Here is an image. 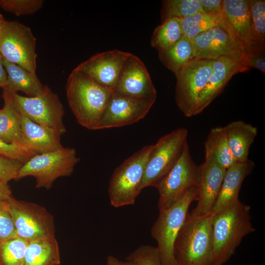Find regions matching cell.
Instances as JSON below:
<instances>
[{
  "label": "cell",
  "instance_id": "6da1fadb",
  "mask_svg": "<svg viewBox=\"0 0 265 265\" xmlns=\"http://www.w3.org/2000/svg\"><path fill=\"white\" fill-rule=\"evenodd\" d=\"M250 207L236 201L212 214V265H223L242 238L254 232Z\"/></svg>",
  "mask_w": 265,
  "mask_h": 265
},
{
  "label": "cell",
  "instance_id": "7a4b0ae2",
  "mask_svg": "<svg viewBox=\"0 0 265 265\" xmlns=\"http://www.w3.org/2000/svg\"><path fill=\"white\" fill-rule=\"evenodd\" d=\"M65 89L69 106L77 122L86 129L96 130L112 90L74 69L68 76Z\"/></svg>",
  "mask_w": 265,
  "mask_h": 265
},
{
  "label": "cell",
  "instance_id": "3957f363",
  "mask_svg": "<svg viewBox=\"0 0 265 265\" xmlns=\"http://www.w3.org/2000/svg\"><path fill=\"white\" fill-rule=\"evenodd\" d=\"M212 214L188 213L174 244L177 265H212Z\"/></svg>",
  "mask_w": 265,
  "mask_h": 265
},
{
  "label": "cell",
  "instance_id": "277c9868",
  "mask_svg": "<svg viewBox=\"0 0 265 265\" xmlns=\"http://www.w3.org/2000/svg\"><path fill=\"white\" fill-rule=\"evenodd\" d=\"M197 196L198 186L192 187L171 205L159 210L151 234L157 242L156 247L163 265H177L175 242L186 221L190 205Z\"/></svg>",
  "mask_w": 265,
  "mask_h": 265
},
{
  "label": "cell",
  "instance_id": "5b68a950",
  "mask_svg": "<svg viewBox=\"0 0 265 265\" xmlns=\"http://www.w3.org/2000/svg\"><path fill=\"white\" fill-rule=\"evenodd\" d=\"M153 145H146L125 160L113 172L108 194L115 208L132 205L142 190L145 168Z\"/></svg>",
  "mask_w": 265,
  "mask_h": 265
},
{
  "label": "cell",
  "instance_id": "8992f818",
  "mask_svg": "<svg viewBox=\"0 0 265 265\" xmlns=\"http://www.w3.org/2000/svg\"><path fill=\"white\" fill-rule=\"evenodd\" d=\"M80 160L74 148L63 147L54 151L37 154L23 164L17 180L32 176L35 179L36 188L49 189L58 178L71 176Z\"/></svg>",
  "mask_w": 265,
  "mask_h": 265
},
{
  "label": "cell",
  "instance_id": "52a82bcc",
  "mask_svg": "<svg viewBox=\"0 0 265 265\" xmlns=\"http://www.w3.org/2000/svg\"><path fill=\"white\" fill-rule=\"evenodd\" d=\"M214 60L195 58L186 64L175 76V101L186 117L197 115L200 95L212 70Z\"/></svg>",
  "mask_w": 265,
  "mask_h": 265
},
{
  "label": "cell",
  "instance_id": "ba28073f",
  "mask_svg": "<svg viewBox=\"0 0 265 265\" xmlns=\"http://www.w3.org/2000/svg\"><path fill=\"white\" fill-rule=\"evenodd\" d=\"M14 105L20 114L41 126L51 129L61 136L66 132L63 123L65 110L58 95L48 86L34 97L12 93Z\"/></svg>",
  "mask_w": 265,
  "mask_h": 265
},
{
  "label": "cell",
  "instance_id": "9c48e42d",
  "mask_svg": "<svg viewBox=\"0 0 265 265\" xmlns=\"http://www.w3.org/2000/svg\"><path fill=\"white\" fill-rule=\"evenodd\" d=\"M5 202L14 220L18 236L28 242L55 237L53 216L45 208L13 196Z\"/></svg>",
  "mask_w": 265,
  "mask_h": 265
},
{
  "label": "cell",
  "instance_id": "30bf717a",
  "mask_svg": "<svg viewBox=\"0 0 265 265\" xmlns=\"http://www.w3.org/2000/svg\"><path fill=\"white\" fill-rule=\"evenodd\" d=\"M188 131L185 128L176 129L161 136L153 145L148 160L142 184V189L156 187L179 158L187 141Z\"/></svg>",
  "mask_w": 265,
  "mask_h": 265
},
{
  "label": "cell",
  "instance_id": "8fae6325",
  "mask_svg": "<svg viewBox=\"0 0 265 265\" xmlns=\"http://www.w3.org/2000/svg\"><path fill=\"white\" fill-rule=\"evenodd\" d=\"M36 43L29 27L16 21H5L0 31V55L10 62L35 72Z\"/></svg>",
  "mask_w": 265,
  "mask_h": 265
},
{
  "label": "cell",
  "instance_id": "7c38bea8",
  "mask_svg": "<svg viewBox=\"0 0 265 265\" xmlns=\"http://www.w3.org/2000/svg\"><path fill=\"white\" fill-rule=\"evenodd\" d=\"M199 169L193 160L188 142L173 167L156 186L159 198L158 209L167 207L189 188L198 186Z\"/></svg>",
  "mask_w": 265,
  "mask_h": 265
},
{
  "label": "cell",
  "instance_id": "4fadbf2b",
  "mask_svg": "<svg viewBox=\"0 0 265 265\" xmlns=\"http://www.w3.org/2000/svg\"><path fill=\"white\" fill-rule=\"evenodd\" d=\"M156 100L133 98L112 92L96 130L135 123L146 116Z\"/></svg>",
  "mask_w": 265,
  "mask_h": 265
},
{
  "label": "cell",
  "instance_id": "5bb4252c",
  "mask_svg": "<svg viewBox=\"0 0 265 265\" xmlns=\"http://www.w3.org/2000/svg\"><path fill=\"white\" fill-rule=\"evenodd\" d=\"M195 58L215 60L221 57L242 59L243 44L232 33L220 27L202 32L192 39Z\"/></svg>",
  "mask_w": 265,
  "mask_h": 265
},
{
  "label": "cell",
  "instance_id": "9a60e30c",
  "mask_svg": "<svg viewBox=\"0 0 265 265\" xmlns=\"http://www.w3.org/2000/svg\"><path fill=\"white\" fill-rule=\"evenodd\" d=\"M113 93L131 98L155 99L157 91L142 61L131 54L125 63Z\"/></svg>",
  "mask_w": 265,
  "mask_h": 265
},
{
  "label": "cell",
  "instance_id": "2e32d148",
  "mask_svg": "<svg viewBox=\"0 0 265 265\" xmlns=\"http://www.w3.org/2000/svg\"><path fill=\"white\" fill-rule=\"evenodd\" d=\"M131 54L117 49L99 53L74 69L87 75L100 85L113 90L123 67Z\"/></svg>",
  "mask_w": 265,
  "mask_h": 265
},
{
  "label": "cell",
  "instance_id": "e0dca14e",
  "mask_svg": "<svg viewBox=\"0 0 265 265\" xmlns=\"http://www.w3.org/2000/svg\"><path fill=\"white\" fill-rule=\"evenodd\" d=\"M197 204L189 213L192 216L212 214L219 195L226 170L217 162L205 161L198 166Z\"/></svg>",
  "mask_w": 265,
  "mask_h": 265
},
{
  "label": "cell",
  "instance_id": "ac0fdd59",
  "mask_svg": "<svg viewBox=\"0 0 265 265\" xmlns=\"http://www.w3.org/2000/svg\"><path fill=\"white\" fill-rule=\"evenodd\" d=\"M249 70L242 59L221 57L214 60L212 72L200 95L197 115L201 113L221 93L234 75Z\"/></svg>",
  "mask_w": 265,
  "mask_h": 265
},
{
  "label": "cell",
  "instance_id": "d6986e66",
  "mask_svg": "<svg viewBox=\"0 0 265 265\" xmlns=\"http://www.w3.org/2000/svg\"><path fill=\"white\" fill-rule=\"evenodd\" d=\"M255 165L254 162L248 159L244 162H237L226 169L212 214L239 200L238 195L242 183L251 173Z\"/></svg>",
  "mask_w": 265,
  "mask_h": 265
},
{
  "label": "cell",
  "instance_id": "ffe728a7",
  "mask_svg": "<svg viewBox=\"0 0 265 265\" xmlns=\"http://www.w3.org/2000/svg\"><path fill=\"white\" fill-rule=\"evenodd\" d=\"M20 123L25 145L37 154L63 147L61 135L53 130L37 124L21 114Z\"/></svg>",
  "mask_w": 265,
  "mask_h": 265
},
{
  "label": "cell",
  "instance_id": "44dd1931",
  "mask_svg": "<svg viewBox=\"0 0 265 265\" xmlns=\"http://www.w3.org/2000/svg\"><path fill=\"white\" fill-rule=\"evenodd\" d=\"M222 12L236 37L245 50L254 46L250 16V0H223Z\"/></svg>",
  "mask_w": 265,
  "mask_h": 265
},
{
  "label": "cell",
  "instance_id": "7402d4cb",
  "mask_svg": "<svg viewBox=\"0 0 265 265\" xmlns=\"http://www.w3.org/2000/svg\"><path fill=\"white\" fill-rule=\"evenodd\" d=\"M2 61L7 75V84L3 90L11 94L22 91L28 97L38 96L44 91L45 85L42 84L35 72H30L2 57Z\"/></svg>",
  "mask_w": 265,
  "mask_h": 265
},
{
  "label": "cell",
  "instance_id": "603a6c76",
  "mask_svg": "<svg viewBox=\"0 0 265 265\" xmlns=\"http://www.w3.org/2000/svg\"><path fill=\"white\" fill-rule=\"evenodd\" d=\"M229 146L238 162L247 160L249 149L258 134L257 127L243 121H233L224 127Z\"/></svg>",
  "mask_w": 265,
  "mask_h": 265
},
{
  "label": "cell",
  "instance_id": "cb8c5ba5",
  "mask_svg": "<svg viewBox=\"0 0 265 265\" xmlns=\"http://www.w3.org/2000/svg\"><path fill=\"white\" fill-rule=\"evenodd\" d=\"M2 97L4 105L0 109V139L7 143L25 146L21 127V114L14 105L12 94L3 90Z\"/></svg>",
  "mask_w": 265,
  "mask_h": 265
},
{
  "label": "cell",
  "instance_id": "d4e9b609",
  "mask_svg": "<svg viewBox=\"0 0 265 265\" xmlns=\"http://www.w3.org/2000/svg\"><path fill=\"white\" fill-rule=\"evenodd\" d=\"M59 246L55 237L29 241L23 265H59Z\"/></svg>",
  "mask_w": 265,
  "mask_h": 265
},
{
  "label": "cell",
  "instance_id": "484cf974",
  "mask_svg": "<svg viewBox=\"0 0 265 265\" xmlns=\"http://www.w3.org/2000/svg\"><path fill=\"white\" fill-rule=\"evenodd\" d=\"M205 160H213L225 169L238 162L228 145L224 127L211 129L204 142Z\"/></svg>",
  "mask_w": 265,
  "mask_h": 265
},
{
  "label": "cell",
  "instance_id": "4316f807",
  "mask_svg": "<svg viewBox=\"0 0 265 265\" xmlns=\"http://www.w3.org/2000/svg\"><path fill=\"white\" fill-rule=\"evenodd\" d=\"M182 27L184 34L191 39L202 32L217 27H222L235 35L223 12L212 14L196 13L182 20Z\"/></svg>",
  "mask_w": 265,
  "mask_h": 265
},
{
  "label": "cell",
  "instance_id": "83f0119b",
  "mask_svg": "<svg viewBox=\"0 0 265 265\" xmlns=\"http://www.w3.org/2000/svg\"><path fill=\"white\" fill-rule=\"evenodd\" d=\"M158 55L163 65L176 76L183 67L195 58L192 39L184 34L171 47L159 51Z\"/></svg>",
  "mask_w": 265,
  "mask_h": 265
},
{
  "label": "cell",
  "instance_id": "f1b7e54d",
  "mask_svg": "<svg viewBox=\"0 0 265 265\" xmlns=\"http://www.w3.org/2000/svg\"><path fill=\"white\" fill-rule=\"evenodd\" d=\"M184 35L182 20L175 18L169 19L155 28L151 45L158 51L166 50L175 45Z\"/></svg>",
  "mask_w": 265,
  "mask_h": 265
},
{
  "label": "cell",
  "instance_id": "f546056e",
  "mask_svg": "<svg viewBox=\"0 0 265 265\" xmlns=\"http://www.w3.org/2000/svg\"><path fill=\"white\" fill-rule=\"evenodd\" d=\"M199 12H203L199 0H162L161 22L173 18L183 20Z\"/></svg>",
  "mask_w": 265,
  "mask_h": 265
},
{
  "label": "cell",
  "instance_id": "4dcf8cb0",
  "mask_svg": "<svg viewBox=\"0 0 265 265\" xmlns=\"http://www.w3.org/2000/svg\"><path fill=\"white\" fill-rule=\"evenodd\" d=\"M28 243L18 236L0 241V265H23Z\"/></svg>",
  "mask_w": 265,
  "mask_h": 265
},
{
  "label": "cell",
  "instance_id": "1f68e13d",
  "mask_svg": "<svg viewBox=\"0 0 265 265\" xmlns=\"http://www.w3.org/2000/svg\"><path fill=\"white\" fill-rule=\"evenodd\" d=\"M250 16L254 46H265V0H250Z\"/></svg>",
  "mask_w": 265,
  "mask_h": 265
},
{
  "label": "cell",
  "instance_id": "d6a6232c",
  "mask_svg": "<svg viewBox=\"0 0 265 265\" xmlns=\"http://www.w3.org/2000/svg\"><path fill=\"white\" fill-rule=\"evenodd\" d=\"M43 0H0V7L16 16L33 14L42 8Z\"/></svg>",
  "mask_w": 265,
  "mask_h": 265
},
{
  "label": "cell",
  "instance_id": "836d02e7",
  "mask_svg": "<svg viewBox=\"0 0 265 265\" xmlns=\"http://www.w3.org/2000/svg\"><path fill=\"white\" fill-rule=\"evenodd\" d=\"M126 260L131 265H163L157 247L150 245L138 247Z\"/></svg>",
  "mask_w": 265,
  "mask_h": 265
},
{
  "label": "cell",
  "instance_id": "e575fe53",
  "mask_svg": "<svg viewBox=\"0 0 265 265\" xmlns=\"http://www.w3.org/2000/svg\"><path fill=\"white\" fill-rule=\"evenodd\" d=\"M27 147L18 143H7L0 139V155L25 163L37 155Z\"/></svg>",
  "mask_w": 265,
  "mask_h": 265
},
{
  "label": "cell",
  "instance_id": "d590c367",
  "mask_svg": "<svg viewBox=\"0 0 265 265\" xmlns=\"http://www.w3.org/2000/svg\"><path fill=\"white\" fill-rule=\"evenodd\" d=\"M5 201H0V241L17 236L14 220Z\"/></svg>",
  "mask_w": 265,
  "mask_h": 265
},
{
  "label": "cell",
  "instance_id": "8d00e7d4",
  "mask_svg": "<svg viewBox=\"0 0 265 265\" xmlns=\"http://www.w3.org/2000/svg\"><path fill=\"white\" fill-rule=\"evenodd\" d=\"M265 46H253L246 52L242 60L245 65L250 70L258 69L265 73Z\"/></svg>",
  "mask_w": 265,
  "mask_h": 265
},
{
  "label": "cell",
  "instance_id": "74e56055",
  "mask_svg": "<svg viewBox=\"0 0 265 265\" xmlns=\"http://www.w3.org/2000/svg\"><path fill=\"white\" fill-rule=\"evenodd\" d=\"M23 164L0 155V181L8 183L11 180H17L19 171Z\"/></svg>",
  "mask_w": 265,
  "mask_h": 265
},
{
  "label": "cell",
  "instance_id": "f35d334b",
  "mask_svg": "<svg viewBox=\"0 0 265 265\" xmlns=\"http://www.w3.org/2000/svg\"><path fill=\"white\" fill-rule=\"evenodd\" d=\"M203 12L209 14L222 12L223 0H199Z\"/></svg>",
  "mask_w": 265,
  "mask_h": 265
},
{
  "label": "cell",
  "instance_id": "ab89813d",
  "mask_svg": "<svg viewBox=\"0 0 265 265\" xmlns=\"http://www.w3.org/2000/svg\"><path fill=\"white\" fill-rule=\"evenodd\" d=\"M12 196L8 183L0 181V201L6 200Z\"/></svg>",
  "mask_w": 265,
  "mask_h": 265
},
{
  "label": "cell",
  "instance_id": "60d3db41",
  "mask_svg": "<svg viewBox=\"0 0 265 265\" xmlns=\"http://www.w3.org/2000/svg\"><path fill=\"white\" fill-rule=\"evenodd\" d=\"M7 80V73L2 63V57L0 55V87L3 89L6 85Z\"/></svg>",
  "mask_w": 265,
  "mask_h": 265
},
{
  "label": "cell",
  "instance_id": "b9f144b4",
  "mask_svg": "<svg viewBox=\"0 0 265 265\" xmlns=\"http://www.w3.org/2000/svg\"><path fill=\"white\" fill-rule=\"evenodd\" d=\"M106 265H131L128 261L123 262L119 260L115 257L110 255L107 258Z\"/></svg>",
  "mask_w": 265,
  "mask_h": 265
},
{
  "label": "cell",
  "instance_id": "7bdbcfd3",
  "mask_svg": "<svg viewBox=\"0 0 265 265\" xmlns=\"http://www.w3.org/2000/svg\"><path fill=\"white\" fill-rule=\"evenodd\" d=\"M5 21L6 20L4 19L3 16H2V15L0 12V31L2 26H3Z\"/></svg>",
  "mask_w": 265,
  "mask_h": 265
}]
</instances>
